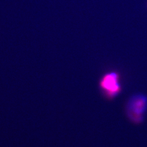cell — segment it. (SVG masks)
I'll return each instance as SVG.
<instances>
[{
  "instance_id": "1",
  "label": "cell",
  "mask_w": 147,
  "mask_h": 147,
  "mask_svg": "<svg viewBox=\"0 0 147 147\" xmlns=\"http://www.w3.org/2000/svg\"><path fill=\"white\" fill-rule=\"evenodd\" d=\"M125 111L129 121L140 124L144 119L147 111V96L142 93L132 95L126 101Z\"/></svg>"
},
{
  "instance_id": "2",
  "label": "cell",
  "mask_w": 147,
  "mask_h": 147,
  "mask_svg": "<svg viewBox=\"0 0 147 147\" xmlns=\"http://www.w3.org/2000/svg\"><path fill=\"white\" fill-rule=\"evenodd\" d=\"M99 88L101 94L106 100L115 99L123 90L119 73L112 70L104 74L99 80Z\"/></svg>"
}]
</instances>
